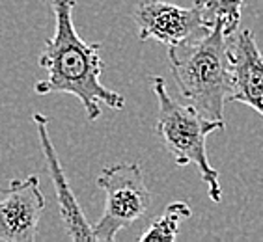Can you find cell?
<instances>
[{
    "label": "cell",
    "instance_id": "4",
    "mask_svg": "<svg viewBox=\"0 0 263 242\" xmlns=\"http://www.w3.org/2000/svg\"><path fill=\"white\" fill-rule=\"evenodd\" d=\"M96 183L105 192V209L93 226V237L96 242H112L118 233L146 216L153 196L137 162L103 168Z\"/></svg>",
    "mask_w": 263,
    "mask_h": 242
},
{
    "label": "cell",
    "instance_id": "7",
    "mask_svg": "<svg viewBox=\"0 0 263 242\" xmlns=\"http://www.w3.org/2000/svg\"><path fill=\"white\" fill-rule=\"evenodd\" d=\"M32 121L37 131V138H40V146L43 156H45V164L49 170V175L52 179L56 192V201H58V209H60V218L64 226H66V233L71 240L82 242V240H96L93 237V226L86 220L84 212H82L81 205L77 201L75 192L71 190V185L67 181L66 172L62 168V162L58 158V153L54 149V144L49 134V119L43 114L35 112L32 116Z\"/></svg>",
    "mask_w": 263,
    "mask_h": 242
},
{
    "label": "cell",
    "instance_id": "10",
    "mask_svg": "<svg viewBox=\"0 0 263 242\" xmlns=\"http://www.w3.org/2000/svg\"><path fill=\"white\" fill-rule=\"evenodd\" d=\"M243 2L245 0H194L193 6L208 28L220 23L230 34H235L241 26Z\"/></svg>",
    "mask_w": 263,
    "mask_h": 242
},
{
    "label": "cell",
    "instance_id": "1",
    "mask_svg": "<svg viewBox=\"0 0 263 242\" xmlns=\"http://www.w3.org/2000/svg\"><path fill=\"white\" fill-rule=\"evenodd\" d=\"M75 0H52L54 34L45 41L37 66L47 76L34 84L37 95L67 93L81 101L88 121L101 117V105L110 110H123L122 93L106 88L101 82L105 62L101 58V43H88L77 32L73 23Z\"/></svg>",
    "mask_w": 263,
    "mask_h": 242
},
{
    "label": "cell",
    "instance_id": "9",
    "mask_svg": "<svg viewBox=\"0 0 263 242\" xmlns=\"http://www.w3.org/2000/svg\"><path fill=\"white\" fill-rule=\"evenodd\" d=\"M193 211H191V205L185 201H172L168 203L164 211H162L161 216H157L149 224L146 231L142 233L138 240L140 242H172L177 238V233H179V224L183 220L191 218Z\"/></svg>",
    "mask_w": 263,
    "mask_h": 242
},
{
    "label": "cell",
    "instance_id": "5",
    "mask_svg": "<svg viewBox=\"0 0 263 242\" xmlns=\"http://www.w3.org/2000/svg\"><path fill=\"white\" fill-rule=\"evenodd\" d=\"M135 23L138 39H155L166 47L187 43L209 30L194 6L185 8L162 0H140L135 10Z\"/></svg>",
    "mask_w": 263,
    "mask_h": 242
},
{
    "label": "cell",
    "instance_id": "3",
    "mask_svg": "<svg viewBox=\"0 0 263 242\" xmlns=\"http://www.w3.org/2000/svg\"><path fill=\"white\" fill-rule=\"evenodd\" d=\"M152 90L157 97L159 114L155 134L164 149L174 158L177 168L194 166L208 187L211 201H222V188L218 183V172L208 158V138L213 132L224 131V121L209 119L193 105H183L168 93L162 76H149Z\"/></svg>",
    "mask_w": 263,
    "mask_h": 242
},
{
    "label": "cell",
    "instance_id": "6",
    "mask_svg": "<svg viewBox=\"0 0 263 242\" xmlns=\"http://www.w3.org/2000/svg\"><path fill=\"white\" fill-rule=\"evenodd\" d=\"M45 207L37 175L11 179L0 199V242H34Z\"/></svg>",
    "mask_w": 263,
    "mask_h": 242
},
{
    "label": "cell",
    "instance_id": "8",
    "mask_svg": "<svg viewBox=\"0 0 263 242\" xmlns=\"http://www.w3.org/2000/svg\"><path fill=\"white\" fill-rule=\"evenodd\" d=\"M232 52L233 84L230 103H243L263 117V54L250 28L235 32Z\"/></svg>",
    "mask_w": 263,
    "mask_h": 242
},
{
    "label": "cell",
    "instance_id": "2",
    "mask_svg": "<svg viewBox=\"0 0 263 242\" xmlns=\"http://www.w3.org/2000/svg\"><path fill=\"white\" fill-rule=\"evenodd\" d=\"M233 35L215 25L194 39L168 47V62L183 99L209 119L224 121L233 84Z\"/></svg>",
    "mask_w": 263,
    "mask_h": 242
}]
</instances>
